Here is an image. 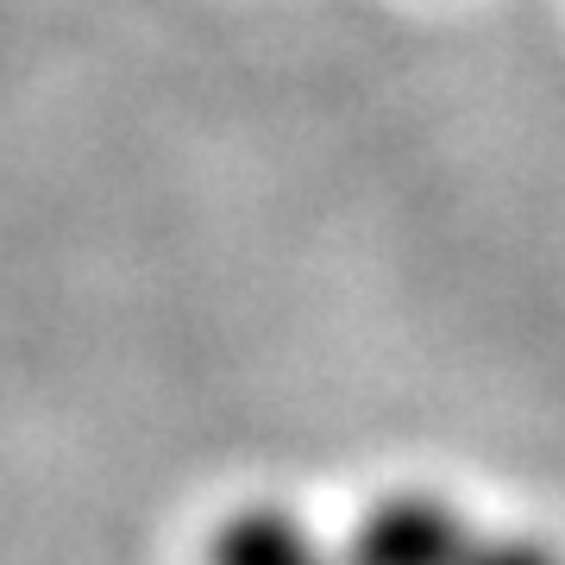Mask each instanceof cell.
<instances>
[{
	"label": "cell",
	"mask_w": 565,
	"mask_h": 565,
	"mask_svg": "<svg viewBox=\"0 0 565 565\" xmlns=\"http://www.w3.org/2000/svg\"><path fill=\"white\" fill-rule=\"evenodd\" d=\"M214 565H345V559L327 553L289 509H245L221 527Z\"/></svg>",
	"instance_id": "2"
},
{
	"label": "cell",
	"mask_w": 565,
	"mask_h": 565,
	"mask_svg": "<svg viewBox=\"0 0 565 565\" xmlns=\"http://www.w3.org/2000/svg\"><path fill=\"white\" fill-rule=\"evenodd\" d=\"M471 553H478V534L459 509L408 490L352 527L345 565H471Z\"/></svg>",
	"instance_id": "1"
},
{
	"label": "cell",
	"mask_w": 565,
	"mask_h": 565,
	"mask_svg": "<svg viewBox=\"0 0 565 565\" xmlns=\"http://www.w3.org/2000/svg\"><path fill=\"white\" fill-rule=\"evenodd\" d=\"M471 565H559L541 541H478Z\"/></svg>",
	"instance_id": "3"
}]
</instances>
